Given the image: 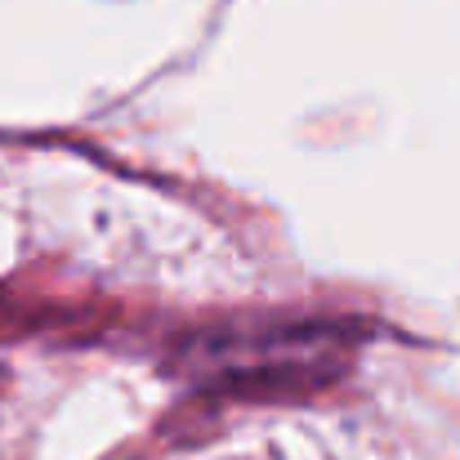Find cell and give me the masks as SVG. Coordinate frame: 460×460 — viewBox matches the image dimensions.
<instances>
[{
    "instance_id": "6da1fadb",
    "label": "cell",
    "mask_w": 460,
    "mask_h": 460,
    "mask_svg": "<svg viewBox=\"0 0 460 460\" xmlns=\"http://www.w3.org/2000/svg\"><path fill=\"white\" fill-rule=\"evenodd\" d=\"M291 353H296V349H291ZM291 353H287V349H269V353H264V362H260V371H282ZM219 358H224V371H251V367H255V349H246L242 340H237V344H228V353H219V349H215V358H206V362H219Z\"/></svg>"
}]
</instances>
